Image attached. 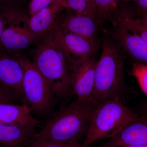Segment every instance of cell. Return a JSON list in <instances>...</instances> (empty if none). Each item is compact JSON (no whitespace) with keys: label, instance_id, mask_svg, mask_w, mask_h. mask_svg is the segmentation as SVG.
Masks as SVG:
<instances>
[{"label":"cell","instance_id":"6da1fadb","mask_svg":"<svg viewBox=\"0 0 147 147\" xmlns=\"http://www.w3.org/2000/svg\"><path fill=\"white\" fill-rule=\"evenodd\" d=\"M97 106L90 99H76L54 113L37 138L58 142L78 140L86 134Z\"/></svg>","mask_w":147,"mask_h":147},{"label":"cell","instance_id":"7a4b0ae2","mask_svg":"<svg viewBox=\"0 0 147 147\" xmlns=\"http://www.w3.org/2000/svg\"><path fill=\"white\" fill-rule=\"evenodd\" d=\"M102 45V53L96 67L94 88L90 98L96 105L110 98H121L125 88L122 49L115 41L108 38L103 40Z\"/></svg>","mask_w":147,"mask_h":147},{"label":"cell","instance_id":"3957f363","mask_svg":"<svg viewBox=\"0 0 147 147\" xmlns=\"http://www.w3.org/2000/svg\"><path fill=\"white\" fill-rule=\"evenodd\" d=\"M32 62L50 84L56 98H65L72 92L70 66L55 40L53 30L38 43Z\"/></svg>","mask_w":147,"mask_h":147},{"label":"cell","instance_id":"277c9868","mask_svg":"<svg viewBox=\"0 0 147 147\" xmlns=\"http://www.w3.org/2000/svg\"><path fill=\"white\" fill-rule=\"evenodd\" d=\"M140 116L125 105L120 97L105 100L97 105L82 147H89L103 138H112Z\"/></svg>","mask_w":147,"mask_h":147},{"label":"cell","instance_id":"5b68a950","mask_svg":"<svg viewBox=\"0 0 147 147\" xmlns=\"http://www.w3.org/2000/svg\"><path fill=\"white\" fill-rule=\"evenodd\" d=\"M12 56L24 69L23 89L27 105L38 115H52L56 98L50 84L26 55L21 53Z\"/></svg>","mask_w":147,"mask_h":147},{"label":"cell","instance_id":"8992f818","mask_svg":"<svg viewBox=\"0 0 147 147\" xmlns=\"http://www.w3.org/2000/svg\"><path fill=\"white\" fill-rule=\"evenodd\" d=\"M53 33L56 42L68 61L72 73L80 64L94 56L98 49L96 40L65 31L57 25Z\"/></svg>","mask_w":147,"mask_h":147},{"label":"cell","instance_id":"52a82bcc","mask_svg":"<svg viewBox=\"0 0 147 147\" xmlns=\"http://www.w3.org/2000/svg\"><path fill=\"white\" fill-rule=\"evenodd\" d=\"M24 76V69L18 60L0 48V89L14 102L27 104Z\"/></svg>","mask_w":147,"mask_h":147},{"label":"cell","instance_id":"ba28073f","mask_svg":"<svg viewBox=\"0 0 147 147\" xmlns=\"http://www.w3.org/2000/svg\"><path fill=\"white\" fill-rule=\"evenodd\" d=\"M29 18L27 16L5 29L0 38L1 49L14 55L37 42L29 29Z\"/></svg>","mask_w":147,"mask_h":147},{"label":"cell","instance_id":"9c48e42d","mask_svg":"<svg viewBox=\"0 0 147 147\" xmlns=\"http://www.w3.org/2000/svg\"><path fill=\"white\" fill-rule=\"evenodd\" d=\"M65 10L60 3L55 1L50 5L30 16L28 25L37 42L53 30Z\"/></svg>","mask_w":147,"mask_h":147},{"label":"cell","instance_id":"30bf717a","mask_svg":"<svg viewBox=\"0 0 147 147\" xmlns=\"http://www.w3.org/2000/svg\"><path fill=\"white\" fill-rule=\"evenodd\" d=\"M95 56L80 64L72 72V91L78 100L90 99L94 88L97 63Z\"/></svg>","mask_w":147,"mask_h":147},{"label":"cell","instance_id":"8fae6325","mask_svg":"<svg viewBox=\"0 0 147 147\" xmlns=\"http://www.w3.org/2000/svg\"><path fill=\"white\" fill-rule=\"evenodd\" d=\"M112 37L135 62L147 65V42L137 35L116 26L111 32Z\"/></svg>","mask_w":147,"mask_h":147},{"label":"cell","instance_id":"7c38bea8","mask_svg":"<svg viewBox=\"0 0 147 147\" xmlns=\"http://www.w3.org/2000/svg\"><path fill=\"white\" fill-rule=\"evenodd\" d=\"M66 11V13H62L57 26L65 31L96 40L98 26L96 20L89 16Z\"/></svg>","mask_w":147,"mask_h":147},{"label":"cell","instance_id":"4fadbf2b","mask_svg":"<svg viewBox=\"0 0 147 147\" xmlns=\"http://www.w3.org/2000/svg\"><path fill=\"white\" fill-rule=\"evenodd\" d=\"M38 134L36 127L0 123V147H26Z\"/></svg>","mask_w":147,"mask_h":147},{"label":"cell","instance_id":"5bb4252c","mask_svg":"<svg viewBox=\"0 0 147 147\" xmlns=\"http://www.w3.org/2000/svg\"><path fill=\"white\" fill-rule=\"evenodd\" d=\"M0 123L36 127L40 121L32 115L28 105L0 103Z\"/></svg>","mask_w":147,"mask_h":147},{"label":"cell","instance_id":"9a60e30c","mask_svg":"<svg viewBox=\"0 0 147 147\" xmlns=\"http://www.w3.org/2000/svg\"><path fill=\"white\" fill-rule=\"evenodd\" d=\"M111 21L113 26L137 35L147 42V27L137 18L134 9H118Z\"/></svg>","mask_w":147,"mask_h":147},{"label":"cell","instance_id":"2e32d148","mask_svg":"<svg viewBox=\"0 0 147 147\" xmlns=\"http://www.w3.org/2000/svg\"><path fill=\"white\" fill-rule=\"evenodd\" d=\"M26 16L12 1L0 3V38L6 28Z\"/></svg>","mask_w":147,"mask_h":147},{"label":"cell","instance_id":"e0dca14e","mask_svg":"<svg viewBox=\"0 0 147 147\" xmlns=\"http://www.w3.org/2000/svg\"><path fill=\"white\" fill-rule=\"evenodd\" d=\"M63 6L65 10L76 14L86 15L96 20V9L95 0H55Z\"/></svg>","mask_w":147,"mask_h":147},{"label":"cell","instance_id":"ac0fdd59","mask_svg":"<svg viewBox=\"0 0 147 147\" xmlns=\"http://www.w3.org/2000/svg\"><path fill=\"white\" fill-rule=\"evenodd\" d=\"M96 9V23L101 26L111 20L118 9V0H95Z\"/></svg>","mask_w":147,"mask_h":147},{"label":"cell","instance_id":"d6986e66","mask_svg":"<svg viewBox=\"0 0 147 147\" xmlns=\"http://www.w3.org/2000/svg\"><path fill=\"white\" fill-rule=\"evenodd\" d=\"M131 74L136 78L141 90L147 95V65L133 62Z\"/></svg>","mask_w":147,"mask_h":147},{"label":"cell","instance_id":"ffe728a7","mask_svg":"<svg viewBox=\"0 0 147 147\" xmlns=\"http://www.w3.org/2000/svg\"><path fill=\"white\" fill-rule=\"evenodd\" d=\"M26 147H82L78 140L69 142H58L47 141L37 137L36 139Z\"/></svg>","mask_w":147,"mask_h":147},{"label":"cell","instance_id":"44dd1931","mask_svg":"<svg viewBox=\"0 0 147 147\" xmlns=\"http://www.w3.org/2000/svg\"><path fill=\"white\" fill-rule=\"evenodd\" d=\"M54 1L55 0H31L29 5V12L31 16L47 7Z\"/></svg>","mask_w":147,"mask_h":147},{"label":"cell","instance_id":"7402d4cb","mask_svg":"<svg viewBox=\"0 0 147 147\" xmlns=\"http://www.w3.org/2000/svg\"><path fill=\"white\" fill-rule=\"evenodd\" d=\"M137 14L147 12V0H135Z\"/></svg>","mask_w":147,"mask_h":147},{"label":"cell","instance_id":"603a6c76","mask_svg":"<svg viewBox=\"0 0 147 147\" xmlns=\"http://www.w3.org/2000/svg\"><path fill=\"white\" fill-rule=\"evenodd\" d=\"M0 103L15 104L16 102H14L7 95L0 89Z\"/></svg>","mask_w":147,"mask_h":147},{"label":"cell","instance_id":"cb8c5ba5","mask_svg":"<svg viewBox=\"0 0 147 147\" xmlns=\"http://www.w3.org/2000/svg\"><path fill=\"white\" fill-rule=\"evenodd\" d=\"M137 17L147 27V12L137 14Z\"/></svg>","mask_w":147,"mask_h":147},{"label":"cell","instance_id":"d4e9b609","mask_svg":"<svg viewBox=\"0 0 147 147\" xmlns=\"http://www.w3.org/2000/svg\"><path fill=\"white\" fill-rule=\"evenodd\" d=\"M118 147H147V144L139 145H128V146H123Z\"/></svg>","mask_w":147,"mask_h":147},{"label":"cell","instance_id":"484cf974","mask_svg":"<svg viewBox=\"0 0 147 147\" xmlns=\"http://www.w3.org/2000/svg\"><path fill=\"white\" fill-rule=\"evenodd\" d=\"M143 109H144V114L145 116L147 117V102H146L145 105H144Z\"/></svg>","mask_w":147,"mask_h":147},{"label":"cell","instance_id":"4316f807","mask_svg":"<svg viewBox=\"0 0 147 147\" xmlns=\"http://www.w3.org/2000/svg\"><path fill=\"white\" fill-rule=\"evenodd\" d=\"M12 0H0V3L7 2L11 1Z\"/></svg>","mask_w":147,"mask_h":147}]
</instances>
